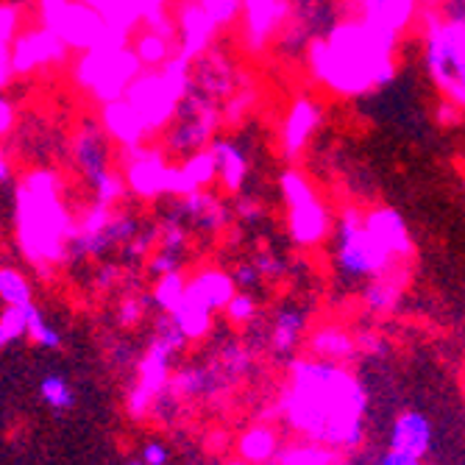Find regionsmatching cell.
<instances>
[{
    "mask_svg": "<svg viewBox=\"0 0 465 465\" xmlns=\"http://www.w3.org/2000/svg\"><path fill=\"white\" fill-rule=\"evenodd\" d=\"M226 465H251V462H245V460H234V462H226Z\"/></svg>",
    "mask_w": 465,
    "mask_h": 465,
    "instance_id": "53",
    "label": "cell"
},
{
    "mask_svg": "<svg viewBox=\"0 0 465 465\" xmlns=\"http://www.w3.org/2000/svg\"><path fill=\"white\" fill-rule=\"evenodd\" d=\"M237 215H240L242 221L253 223V221H260V218H262V206L251 203V201H242V203H237Z\"/></svg>",
    "mask_w": 465,
    "mask_h": 465,
    "instance_id": "50",
    "label": "cell"
},
{
    "mask_svg": "<svg viewBox=\"0 0 465 465\" xmlns=\"http://www.w3.org/2000/svg\"><path fill=\"white\" fill-rule=\"evenodd\" d=\"M424 64L440 95L465 109V25L430 15Z\"/></svg>",
    "mask_w": 465,
    "mask_h": 465,
    "instance_id": "4",
    "label": "cell"
},
{
    "mask_svg": "<svg viewBox=\"0 0 465 465\" xmlns=\"http://www.w3.org/2000/svg\"><path fill=\"white\" fill-rule=\"evenodd\" d=\"M379 465H420V457H415V454H404V451H396V449H391L385 457H382V462Z\"/></svg>",
    "mask_w": 465,
    "mask_h": 465,
    "instance_id": "48",
    "label": "cell"
},
{
    "mask_svg": "<svg viewBox=\"0 0 465 465\" xmlns=\"http://www.w3.org/2000/svg\"><path fill=\"white\" fill-rule=\"evenodd\" d=\"M337 449L315 440L287 446L276 454V465H337Z\"/></svg>",
    "mask_w": 465,
    "mask_h": 465,
    "instance_id": "30",
    "label": "cell"
},
{
    "mask_svg": "<svg viewBox=\"0 0 465 465\" xmlns=\"http://www.w3.org/2000/svg\"><path fill=\"white\" fill-rule=\"evenodd\" d=\"M432 446V424L427 415L420 412H404L396 418V424L391 430V449L415 454L424 460V454Z\"/></svg>",
    "mask_w": 465,
    "mask_h": 465,
    "instance_id": "18",
    "label": "cell"
},
{
    "mask_svg": "<svg viewBox=\"0 0 465 465\" xmlns=\"http://www.w3.org/2000/svg\"><path fill=\"white\" fill-rule=\"evenodd\" d=\"M357 349L365 351V354H373V357H388L391 354V346L385 343V337H379L373 331H365L357 337Z\"/></svg>",
    "mask_w": 465,
    "mask_h": 465,
    "instance_id": "42",
    "label": "cell"
},
{
    "mask_svg": "<svg viewBox=\"0 0 465 465\" xmlns=\"http://www.w3.org/2000/svg\"><path fill=\"white\" fill-rule=\"evenodd\" d=\"M334 262L337 271H341L346 279H376L393 268H401L404 262H399L396 257L379 245V240L371 234L365 215L357 213V209H346L341 223H337L334 232Z\"/></svg>",
    "mask_w": 465,
    "mask_h": 465,
    "instance_id": "5",
    "label": "cell"
},
{
    "mask_svg": "<svg viewBox=\"0 0 465 465\" xmlns=\"http://www.w3.org/2000/svg\"><path fill=\"white\" fill-rule=\"evenodd\" d=\"M34 304L25 307H6L0 315V346L17 343L23 334H28V318H31Z\"/></svg>",
    "mask_w": 465,
    "mask_h": 465,
    "instance_id": "34",
    "label": "cell"
},
{
    "mask_svg": "<svg viewBox=\"0 0 465 465\" xmlns=\"http://www.w3.org/2000/svg\"><path fill=\"white\" fill-rule=\"evenodd\" d=\"M73 232L56 173H28L15 190V237L23 257L45 271L59 265L67 260Z\"/></svg>",
    "mask_w": 465,
    "mask_h": 465,
    "instance_id": "3",
    "label": "cell"
},
{
    "mask_svg": "<svg viewBox=\"0 0 465 465\" xmlns=\"http://www.w3.org/2000/svg\"><path fill=\"white\" fill-rule=\"evenodd\" d=\"M391 28L362 23L337 25L326 39L310 45V67L318 81L341 95H360L382 87L393 78V45Z\"/></svg>",
    "mask_w": 465,
    "mask_h": 465,
    "instance_id": "2",
    "label": "cell"
},
{
    "mask_svg": "<svg viewBox=\"0 0 465 465\" xmlns=\"http://www.w3.org/2000/svg\"><path fill=\"white\" fill-rule=\"evenodd\" d=\"M187 290L195 295L198 302H203L209 310H226L229 302L237 295V284H234V276L218 271V268H206V271H198L190 282H187Z\"/></svg>",
    "mask_w": 465,
    "mask_h": 465,
    "instance_id": "20",
    "label": "cell"
},
{
    "mask_svg": "<svg viewBox=\"0 0 465 465\" xmlns=\"http://www.w3.org/2000/svg\"><path fill=\"white\" fill-rule=\"evenodd\" d=\"M279 187L287 203V232L292 242L302 248L321 245L331 232V221H329V209L318 198L315 187L299 171H284Z\"/></svg>",
    "mask_w": 465,
    "mask_h": 465,
    "instance_id": "8",
    "label": "cell"
},
{
    "mask_svg": "<svg viewBox=\"0 0 465 465\" xmlns=\"http://www.w3.org/2000/svg\"><path fill=\"white\" fill-rule=\"evenodd\" d=\"M404 284H407V268H393L382 276H376L368 282V287L362 290L365 307L376 315H388L399 307L401 295H404Z\"/></svg>",
    "mask_w": 465,
    "mask_h": 465,
    "instance_id": "21",
    "label": "cell"
},
{
    "mask_svg": "<svg viewBox=\"0 0 465 465\" xmlns=\"http://www.w3.org/2000/svg\"><path fill=\"white\" fill-rule=\"evenodd\" d=\"M0 299H4L6 307H25L31 304V287L25 282V276L15 268H4L0 271Z\"/></svg>",
    "mask_w": 465,
    "mask_h": 465,
    "instance_id": "33",
    "label": "cell"
},
{
    "mask_svg": "<svg viewBox=\"0 0 465 465\" xmlns=\"http://www.w3.org/2000/svg\"><path fill=\"white\" fill-rule=\"evenodd\" d=\"M310 351L312 357L318 360H326V362H337L343 365L349 362L360 349H357V341L341 326H321L312 337H310Z\"/></svg>",
    "mask_w": 465,
    "mask_h": 465,
    "instance_id": "23",
    "label": "cell"
},
{
    "mask_svg": "<svg viewBox=\"0 0 465 465\" xmlns=\"http://www.w3.org/2000/svg\"><path fill=\"white\" fill-rule=\"evenodd\" d=\"M307 323H310V312L304 307H295V304H287L276 312V321H273V331H271V343H273V351L276 354H292V349L299 346L302 334L307 331Z\"/></svg>",
    "mask_w": 465,
    "mask_h": 465,
    "instance_id": "24",
    "label": "cell"
},
{
    "mask_svg": "<svg viewBox=\"0 0 465 465\" xmlns=\"http://www.w3.org/2000/svg\"><path fill=\"white\" fill-rule=\"evenodd\" d=\"M215 385H218L215 371H209V368H184V371H179L171 379L167 393H171L173 399H195V396H206Z\"/></svg>",
    "mask_w": 465,
    "mask_h": 465,
    "instance_id": "29",
    "label": "cell"
},
{
    "mask_svg": "<svg viewBox=\"0 0 465 465\" xmlns=\"http://www.w3.org/2000/svg\"><path fill=\"white\" fill-rule=\"evenodd\" d=\"M321 117H323L321 104H315L307 95L290 106V112H287V117L282 123V148H284V153L290 159H295L310 145L312 134L318 132V125H321Z\"/></svg>",
    "mask_w": 465,
    "mask_h": 465,
    "instance_id": "14",
    "label": "cell"
},
{
    "mask_svg": "<svg viewBox=\"0 0 465 465\" xmlns=\"http://www.w3.org/2000/svg\"><path fill=\"white\" fill-rule=\"evenodd\" d=\"M137 59L145 64V67H159L171 59V31H159L153 28L151 34L140 36L137 48H134Z\"/></svg>",
    "mask_w": 465,
    "mask_h": 465,
    "instance_id": "31",
    "label": "cell"
},
{
    "mask_svg": "<svg viewBox=\"0 0 465 465\" xmlns=\"http://www.w3.org/2000/svg\"><path fill=\"white\" fill-rule=\"evenodd\" d=\"M0 182H4V187L12 184V164H9V153H4V162H0Z\"/></svg>",
    "mask_w": 465,
    "mask_h": 465,
    "instance_id": "52",
    "label": "cell"
},
{
    "mask_svg": "<svg viewBox=\"0 0 465 465\" xmlns=\"http://www.w3.org/2000/svg\"><path fill=\"white\" fill-rule=\"evenodd\" d=\"M143 462L145 465H167L171 462V451H167V446L159 440H148L143 449Z\"/></svg>",
    "mask_w": 465,
    "mask_h": 465,
    "instance_id": "45",
    "label": "cell"
},
{
    "mask_svg": "<svg viewBox=\"0 0 465 465\" xmlns=\"http://www.w3.org/2000/svg\"><path fill=\"white\" fill-rule=\"evenodd\" d=\"M148 302H153V299H143V302H125L123 307H120V323L123 326H134L140 318H143V307L148 304Z\"/></svg>",
    "mask_w": 465,
    "mask_h": 465,
    "instance_id": "46",
    "label": "cell"
},
{
    "mask_svg": "<svg viewBox=\"0 0 465 465\" xmlns=\"http://www.w3.org/2000/svg\"><path fill=\"white\" fill-rule=\"evenodd\" d=\"M253 265L260 268V273H262L265 279H279V276H284V271H287V262L279 260V257H273V253H260V257L253 260Z\"/></svg>",
    "mask_w": 465,
    "mask_h": 465,
    "instance_id": "44",
    "label": "cell"
},
{
    "mask_svg": "<svg viewBox=\"0 0 465 465\" xmlns=\"http://www.w3.org/2000/svg\"><path fill=\"white\" fill-rule=\"evenodd\" d=\"M365 9V20L373 25H382L399 31L415 9V0H360Z\"/></svg>",
    "mask_w": 465,
    "mask_h": 465,
    "instance_id": "27",
    "label": "cell"
},
{
    "mask_svg": "<svg viewBox=\"0 0 465 465\" xmlns=\"http://www.w3.org/2000/svg\"><path fill=\"white\" fill-rule=\"evenodd\" d=\"M365 391L357 376L337 362L295 360L290 385L282 393V415L307 440L354 449L365 435Z\"/></svg>",
    "mask_w": 465,
    "mask_h": 465,
    "instance_id": "1",
    "label": "cell"
},
{
    "mask_svg": "<svg viewBox=\"0 0 465 465\" xmlns=\"http://www.w3.org/2000/svg\"><path fill=\"white\" fill-rule=\"evenodd\" d=\"M331 0H292L287 31L282 34V45L310 48L307 42L326 39L337 25L331 23Z\"/></svg>",
    "mask_w": 465,
    "mask_h": 465,
    "instance_id": "11",
    "label": "cell"
},
{
    "mask_svg": "<svg viewBox=\"0 0 465 465\" xmlns=\"http://www.w3.org/2000/svg\"><path fill=\"white\" fill-rule=\"evenodd\" d=\"M39 396H42V401H45L56 412L73 407V391H70V385L64 382L59 373H48L45 379H42V382H39Z\"/></svg>",
    "mask_w": 465,
    "mask_h": 465,
    "instance_id": "35",
    "label": "cell"
},
{
    "mask_svg": "<svg viewBox=\"0 0 465 465\" xmlns=\"http://www.w3.org/2000/svg\"><path fill=\"white\" fill-rule=\"evenodd\" d=\"M226 315H229V321L232 323H248V321H253L257 318V302H253V295L251 292H237L234 299L229 302V307H226Z\"/></svg>",
    "mask_w": 465,
    "mask_h": 465,
    "instance_id": "40",
    "label": "cell"
},
{
    "mask_svg": "<svg viewBox=\"0 0 465 465\" xmlns=\"http://www.w3.org/2000/svg\"><path fill=\"white\" fill-rule=\"evenodd\" d=\"M182 265H184V253H176V251H167V248H159L153 257L148 260V271L153 276H167V273H182Z\"/></svg>",
    "mask_w": 465,
    "mask_h": 465,
    "instance_id": "39",
    "label": "cell"
},
{
    "mask_svg": "<svg viewBox=\"0 0 465 465\" xmlns=\"http://www.w3.org/2000/svg\"><path fill=\"white\" fill-rule=\"evenodd\" d=\"M73 162L78 167L81 179L93 187L98 203L112 206L114 201H120L125 190V179H120L112 171V134L104 125L93 120L81 125L73 140Z\"/></svg>",
    "mask_w": 465,
    "mask_h": 465,
    "instance_id": "7",
    "label": "cell"
},
{
    "mask_svg": "<svg viewBox=\"0 0 465 465\" xmlns=\"http://www.w3.org/2000/svg\"><path fill=\"white\" fill-rule=\"evenodd\" d=\"M237 451L245 462L251 465H262V462H271L276 454H279V440H276V432L271 427H251L240 443H237Z\"/></svg>",
    "mask_w": 465,
    "mask_h": 465,
    "instance_id": "28",
    "label": "cell"
},
{
    "mask_svg": "<svg viewBox=\"0 0 465 465\" xmlns=\"http://www.w3.org/2000/svg\"><path fill=\"white\" fill-rule=\"evenodd\" d=\"M64 42L62 36H56L51 28H42V31H28L23 36H17V42L12 45V51L4 54V87H9L12 81V73L17 75H25V73H34L39 67H48L54 62H59L64 56Z\"/></svg>",
    "mask_w": 465,
    "mask_h": 465,
    "instance_id": "10",
    "label": "cell"
},
{
    "mask_svg": "<svg viewBox=\"0 0 465 465\" xmlns=\"http://www.w3.org/2000/svg\"><path fill=\"white\" fill-rule=\"evenodd\" d=\"M125 465H145V462H125Z\"/></svg>",
    "mask_w": 465,
    "mask_h": 465,
    "instance_id": "54",
    "label": "cell"
},
{
    "mask_svg": "<svg viewBox=\"0 0 465 465\" xmlns=\"http://www.w3.org/2000/svg\"><path fill=\"white\" fill-rule=\"evenodd\" d=\"M462 184H465V179H462Z\"/></svg>",
    "mask_w": 465,
    "mask_h": 465,
    "instance_id": "55",
    "label": "cell"
},
{
    "mask_svg": "<svg viewBox=\"0 0 465 465\" xmlns=\"http://www.w3.org/2000/svg\"><path fill=\"white\" fill-rule=\"evenodd\" d=\"M443 20L465 25V0H443Z\"/></svg>",
    "mask_w": 465,
    "mask_h": 465,
    "instance_id": "47",
    "label": "cell"
},
{
    "mask_svg": "<svg viewBox=\"0 0 465 465\" xmlns=\"http://www.w3.org/2000/svg\"><path fill=\"white\" fill-rule=\"evenodd\" d=\"M140 59L137 54L125 51L123 45H106L95 48L78 64V81L87 87L95 98L104 104L125 98L129 87L140 75Z\"/></svg>",
    "mask_w": 465,
    "mask_h": 465,
    "instance_id": "9",
    "label": "cell"
},
{
    "mask_svg": "<svg viewBox=\"0 0 465 465\" xmlns=\"http://www.w3.org/2000/svg\"><path fill=\"white\" fill-rule=\"evenodd\" d=\"M129 151H132V162H129V171H125V184H129V190L137 193L140 198H156L162 193H171L173 167L164 162V156L159 151H148L140 145Z\"/></svg>",
    "mask_w": 465,
    "mask_h": 465,
    "instance_id": "12",
    "label": "cell"
},
{
    "mask_svg": "<svg viewBox=\"0 0 465 465\" xmlns=\"http://www.w3.org/2000/svg\"><path fill=\"white\" fill-rule=\"evenodd\" d=\"M223 368L229 376H240L248 368V351H242L240 346H226L223 349Z\"/></svg>",
    "mask_w": 465,
    "mask_h": 465,
    "instance_id": "43",
    "label": "cell"
},
{
    "mask_svg": "<svg viewBox=\"0 0 465 465\" xmlns=\"http://www.w3.org/2000/svg\"><path fill=\"white\" fill-rule=\"evenodd\" d=\"M215 25H229L242 15V0H195Z\"/></svg>",
    "mask_w": 465,
    "mask_h": 465,
    "instance_id": "37",
    "label": "cell"
},
{
    "mask_svg": "<svg viewBox=\"0 0 465 465\" xmlns=\"http://www.w3.org/2000/svg\"><path fill=\"white\" fill-rule=\"evenodd\" d=\"M0 51H12L15 45V28H20V9L17 4H12V0H4V9H0Z\"/></svg>",
    "mask_w": 465,
    "mask_h": 465,
    "instance_id": "38",
    "label": "cell"
},
{
    "mask_svg": "<svg viewBox=\"0 0 465 465\" xmlns=\"http://www.w3.org/2000/svg\"><path fill=\"white\" fill-rule=\"evenodd\" d=\"M12 117H15V109H12L9 98H4V104H0V134L4 137L12 134Z\"/></svg>",
    "mask_w": 465,
    "mask_h": 465,
    "instance_id": "49",
    "label": "cell"
},
{
    "mask_svg": "<svg viewBox=\"0 0 465 465\" xmlns=\"http://www.w3.org/2000/svg\"><path fill=\"white\" fill-rule=\"evenodd\" d=\"M365 223L371 229V234L379 240L391 257H396L399 262H407L412 253V242H410V232L404 218L396 213V209H373V213L365 215Z\"/></svg>",
    "mask_w": 465,
    "mask_h": 465,
    "instance_id": "15",
    "label": "cell"
},
{
    "mask_svg": "<svg viewBox=\"0 0 465 465\" xmlns=\"http://www.w3.org/2000/svg\"><path fill=\"white\" fill-rule=\"evenodd\" d=\"M184 343H187V337L171 315L156 323V337L140 362L137 385L132 388L129 399H125V407H129L132 418H145L151 412L153 401L167 391V385H171L173 354H179L184 349Z\"/></svg>",
    "mask_w": 465,
    "mask_h": 465,
    "instance_id": "6",
    "label": "cell"
},
{
    "mask_svg": "<svg viewBox=\"0 0 465 465\" xmlns=\"http://www.w3.org/2000/svg\"><path fill=\"white\" fill-rule=\"evenodd\" d=\"M182 201L176 203V221L190 223L201 232H218L226 223V209L223 203L206 190H195L190 195H179Z\"/></svg>",
    "mask_w": 465,
    "mask_h": 465,
    "instance_id": "16",
    "label": "cell"
},
{
    "mask_svg": "<svg viewBox=\"0 0 465 465\" xmlns=\"http://www.w3.org/2000/svg\"><path fill=\"white\" fill-rule=\"evenodd\" d=\"M218 179V164L213 151H198L187 156L179 167L173 164V195H190L195 190H206V184H213Z\"/></svg>",
    "mask_w": 465,
    "mask_h": 465,
    "instance_id": "19",
    "label": "cell"
},
{
    "mask_svg": "<svg viewBox=\"0 0 465 465\" xmlns=\"http://www.w3.org/2000/svg\"><path fill=\"white\" fill-rule=\"evenodd\" d=\"M234 284L240 287V290H253V287H257L265 276L260 273V268L257 265H253V262H242V265H237L234 268Z\"/></svg>",
    "mask_w": 465,
    "mask_h": 465,
    "instance_id": "41",
    "label": "cell"
},
{
    "mask_svg": "<svg viewBox=\"0 0 465 465\" xmlns=\"http://www.w3.org/2000/svg\"><path fill=\"white\" fill-rule=\"evenodd\" d=\"M179 34H182V54L184 59H193L203 51V45L213 36V31L218 28L213 20L206 17V12L198 6V4H187L182 9V17H179Z\"/></svg>",
    "mask_w": 465,
    "mask_h": 465,
    "instance_id": "25",
    "label": "cell"
},
{
    "mask_svg": "<svg viewBox=\"0 0 465 465\" xmlns=\"http://www.w3.org/2000/svg\"><path fill=\"white\" fill-rule=\"evenodd\" d=\"M209 151L215 156L218 164V182L223 184V190L237 193L248 176V156L240 148V143L234 140H213L209 143Z\"/></svg>",
    "mask_w": 465,
    "mask_h": 465,
    "instance_id": "22",
    "label": "cell"
},
{
    "mask_svg": "<svg viewBox=\"0 0 465 465\" xmlns=\"http://www.w3.org/2000/svg\"><path fill=\"white\" fill-rule=\"evenodd\" d=\"M171 318L184 331L187 341H201V337H206V331L213 329V310L203 302H198L190 290L184 295V302L176 307V312H171Z\"/></svg>",
    "mask_w": 465,
    "mask_h": 465,
    "instance_id": "26",
    "label": "cell"
},
{
    "mask_svg": "<svg viewBox=\"0 0 465 465\" xmlns=\"http://www.w3.org/2000/svg\"><path fill=\"white\" fill-rule=\"evenodd\" d=\"M28 337H31V341L36 343V346H42V349H59L62 346V334L45 321V318H42V312L34 307L31 310V318H28Z\"/></svg>",
    "mask_w": 465,
    "mask_h": 465,
    "instance_id": "36",
    "label": "cell"
},
{
    "mask_svg": "<svg viewBox=\"0 0 465 465\" xmlns=\"http://www.w3.org/2000/svg\"><path fill=\"white\" fill-rule=\"evenodd\" d=\"M114 279H117V268L114 265H106V268L98 271V287H109Z\"/></svg>",
    "mask_w": 465,
    "mask_h": 465,
    "instance_id": "51",
    "label": "cell"
},
{
    "mask_svg": "<svg viewBox=\"0 0 465 465\" xmlns=\"http://www.w3.org/2000/svg\"><path fill=\"white\" fill-rule=\"evenodd\" d=\"M184 295H187V279L182 273H167V276H159L151 299L162 312L171 315L184 302Z\"/></svg>",
    "mask_w": 465,
    "mask_h": 465,
    "instance_id": "32",
    "label": "cell"
},
{
    "mask_svg": "<svg viewBox=\"0 0 465 465\" xmlns=\"http://www.w3.org/2000/svg\"><path fill=\"white\" fill-rule=\"evenodd\" d=\"M104 129L112 134V140L123 143L125 148H137L143 143V137L148 134L145 120L125 98L109 101L104 106Z\"/></svg>",
    "mask_w": 465,
    "mask_h": 465,
    "instance_id": "17",
    "label": "cell"
},
{
    "mask_svg": "<svg viewBox=\"0 0 465 465\" xmlns=\"http://www.w3.org/2000/svg\"><path fill=\"white\" fill-rule=\"evenodd\" d=\"M292 0H242V36L248 51H262L268 39L284 28Z\"/></svg>",
    "mask_w": 465,
    "mask_h": 465,
    "instance_id": "13",
    "label": "cell"
}]
</instances>
